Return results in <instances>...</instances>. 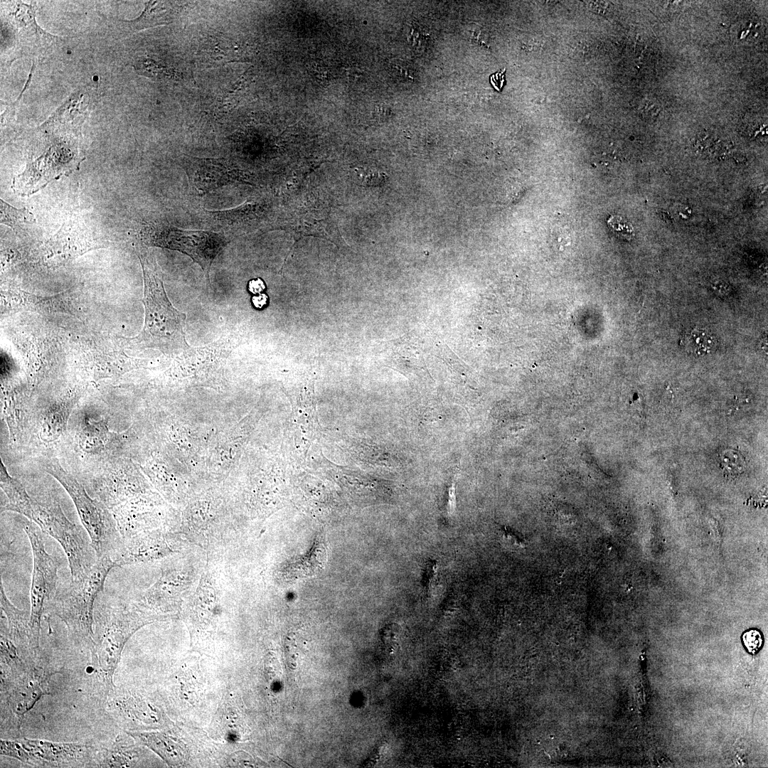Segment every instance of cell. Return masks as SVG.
<instances>
[{
	"instance_id": "cell-16",
	"label": "cell",
	"mask_w": 768,
	"mask_h": 768,
	"mask_svg": "<svg viewBox=\"0 0 768 768\" xmlns=\"http://www.w3.org/2000/svg\"><path fill=\"white\" fill-rule=\"evenodd\" d=\"M679 343L688 353L700 356L713 352L717 341L708 331L695 328L685 332Z\"/></svg>"
},
{
	"instance_id": "cell-9",
	"label": "cell",
	"mask_w": 768,
	"mask_h": 768,
	"mask_svg": "<svg viewBox=\"0 0 768 768\" xmlns=\"http://www.w3.org/2000/svg\"><path fill=\"white\" fill-rule=\"evenodd\" d=\"M36 767H94L96 749L78 742H55L44 740L18 739Z\"/></svg>"
},
{
	"instance_id": "cell-28",
	"label": "cell",
	"mask_w": 768,
	"mask_h": 768,
	"mask_svg": "<svg viewBox=\"0 0 768 768\" xmlns=\"http://www.w3.org/2000/svg\"><path fill=\"white\" fill-rule=\"evenodd\" d=\"M268 297L267 294L261 293L258 295H255L252 298V302L255 307L257 309L263 308L267 303Z\"/></svg>"
},
{
	"instance_id": "cell-12",
	"label": "cell",
	"mask_w": 768,
	"mask_h": 768,
	"mask_svg": "<svg viewBox=\"0 0 768 768\" xmlns=\"http://www.w3.org/2000/svg\"><path fill=\"white\" fill-rule=\"evenodd\" d=\"M193 177L196 188L203 192L220 186L225 181L233 179V170L215 159H198Z\"/></svg>"
},
{
	"instance_id": "cell-26",
	"label": "cell",
	"mask_w": 768,
	"mask_h": 768,
	"mask_svg": "<svg viewBox=\"0 0 768 768\" xmlns=\"http://www.w3.org/2000/svg\"><path fill=\"white\" fill-rule=\"evenodd\" d=\"M265 288V282L260 278L251 279L248 282V289L254 294H261Z\"/></svg>"
},
{
	"instance_id": "cell-23",
	"label": "cell",
	"mask_w": 768,
	"mask_h": 768,
	"mask_svg": "<svg viewBox=\"0 0 768 768\" xmlns=\"http://www.w3.org/2000/svg\"><path fill=\"white\" fill-rule=\"evenodd\" d=\"M285 650L286 658L288 666L292 669H294L296 668L297 661L299 656V652L296 641L290 639H288L286 643Z\"/></svg>"
},
{
	"instance_id": "cell-17",
	"label": "cell",
	"mask_w": 768,
	"mask_h": 768,
	"mask_svg": "<svg viewBox=\"0 0 768 768\" xmlns=\"http://www.w3.org/2000/svg\"><path fill=\"white\" fill-rule=\"evenodd\" d=\"M309 553L302 560L294 562L290 570L294 579L312 575L322 568L326 553L319 539Z\"/></svg>"
},
{
	"instance_id": "cell-3",
	"label": "cell",
	"mask_w": 768,
	"mask_h": 768,
	"mask_svg": "<svg viewBox=\"0 0 768 768\" xmlns=\"http://www.w3.org/2000/svg\"><path fill=\"white\" fill-rule=\"evenodd\" d=\"M144 283L145 321L139 340L155 344L167 353H179L188 345L183 326L186 314L169 301L156 267L144 255H138Z\"/></svg>"
},
{
	"instance_id": "cell-24",
	"label": "cell",
	"mask_w": 768,
	"mask_h": 768,
	"mask_svg": "<svg viewBox=\"0 0 768 768\" xmlns=\"http://www.w3.org/2000/svg\"><path fill=\"white\" fill-rule=\"evenodd\" d=\"M267 668L269 671V676L271 678L276 680L279 679L280 675V667L279 662L274 656H271L267 661Z\"/></svg>"
},
{
	"instance_id": "cell-22",
	"label": "cell",
	"mask_w": 768,
	"mask_h": 768,
	"mask_svg": "<svg viewBox=\"0 0 768 768\" xmlns=\"http://www.w3.org/2000/svg\"><path fill=\"white\" fill-rule=\"evenodd\" d=\"M742 641L748 651L754 654L761 648L763 639L759 631L751 629L743 634Z\"/></svg>"
},
{
	"instance_id": "cell-2",
	"label": "cell",
	"mask_w": 768,
	"mask_h": 768,
	"mask_svg": "<svg viewBox=\"0 0 768 768\" xmlns=\"http://www.w3.org/2000/svg\"><path fill=\"white\" fill-rule=\"evenodd\" d=\"M116 566L110 558L97 559L85 576L58 586L47 609L65 624L75 643L90 651L95 646V601L103 590L108 573Z\"/></svg>"
},
{
	"instance_id": "cell-14",
	"label": "cell",
	"mask_w": 768,
	"mask_h": 768,
	"mask_svg": "<svg viewBox=\"0 0 768 768\" xmlns=\"http://www.w3.org/2000/svg\"><path fill=\"white\" fill-rule=\"evenodd\" d=\"M80 434V447L88 452L100 450L107 442L109 430L103 419L85 415Z\"/></svg>"
},
{
	"instance_id": "cell-20",
	"label": "cell",
	"mask_w": 768,
	"mask_h": 768,
	"mask_svg": "<svg viewBox=\"0 0 768 768\" xmlns=\"http://www.w3.org/2000/svg\"><path fill=\"white\" fill-rule=\"evenodd\" d=\"M721 455L720 465L725 472L737 474L743 471L745 459L738 452L725 450Z\"/></svg>"
},
{
	"instance_id": "cell-25",
	"label": "cell",
	"mask_w": 768,
	"mask_h": 768,
	"mask_svg": "<svg viewBox=\"0 0 768 768\" xmlns=\"http://www.w3.org/2000/svg\"><path fill=\"white\" fill-rule=\"evenodd\" d=\"M505 70H506L504 69L503 70L497 72L490 76L491 85L498 91L501 90L505 82Z\"/></svg>"
},
{
	"instance_id": "cell-15",
	"label": "cell",
	"mask_w": 768,
	"mask_h": 768,
	"mask_svg": "<svg viewBox=\"0 0 768 768\" xmlns=\"http://www.w3.org/2000/svg\"><path fill=\"white\" fill-rule=\"evenodd\" d=\"M70 412V407L60 405L51 407L43 415L40 432L44 441L53 442L66 431Z\"/></svg>"
},
{
	"instance_id": "cell-6",
	"label": "cell",
	"mask_w": 768,
	"mask_h": 768,
	"mask_svg": "<svg viewBox=\"0 0 768 768\" xmlns=\"http://www.w3.org/2000/svg\"><path fill=\"white\" fill-rule=\"evenodd\" d=\"M78 146V135L64 134L60 140H55L14 178L13 190L20 196H30L78 169L83 160Z\"/></svg>"
},
{
	"instance_id": "cell-13",
	"label": "cell",
	"mask_w": 768,
	"mask_h": 768,
	"mask_svg": "<svg viewBox=\"0 0 768 768\" xmlns=\"http://www.w3.org/2000/svg\"><path fill=\"white\" fill-rule=\"evenodd\" d=\"M178 7L174 4L163 1H149L145 9L137 18L125 21L133 31L142 30L159 25H165L174 21Z\"/></svg>"
},
{
	"instance_id": "cell-7",
	"label": "cell",
	"mask_w": 768,
	"mask_h": 768,
	"mask_svg": "<svg viewBox=\"0 0 768 768\" xmlns=\"http://www.w3.org/2000/svg\"><path fill=\"white\" fill-rule=\"evenodd\" d=\"M143 238L149 245L188 255L201 266L208 280L213 261L229 242L219 233L165 225L144 229Z\"/></svg>"
},
{
	"instance_id": "cell-8",
	"label": "cell",
	"mask_w": 768,
	"mask_h": 768,
	"mask_svg": "<svg viewBox=\"0 0 768 768\" xmlns=\"http://www.w3.org/2000/svg\"><path fill=\"white\" fill-rule=\"evenodd\" d=\"M23 529L28 538L33 557L30 625L33 642L39 649L41 618L51 602L58 587L59 564L55 558L46 550L41 533L33 522L24 523Z\"/></svg>"
},
{
	"instance_id": "cell-27",
	"label": "cell",
	"mask_w": 768,
	"mask_h": 768,
	"mask_svg": "<svg viewBox=\"0 0 768 768\" xmlns=\"http://www.w3.org/2000/svg\"><path fill=\"white\" fill-rule=\"evenodd\" d=\"M312 70L314 71V73L316 75V77L321 80L328 79L330 76L329 70L326 69V67L322 65L314 64L312 66Z\"/></svg>"
},
{
	"instance_id": "cell-10",
	"label": "cell",
	"mask_w": 768,
	"mask_h": 768,
	"mask_svg": "<svg viewBox=\"0 0 768 768\" xmlns=\"http://www.w3.org/2000/svg\"><path fill=\"white\" fill-rule=\"evenodd\" d=\"M51 675L35 665L21 676L1 681V693L16 718L21 720L43 695L50 693L48 681Z\"/></svg>"
},
{
	"instance_id": "cell-11",
	"label": "cell",
	"mask_w": 768,
	"mask_h": 768,
	"mask_svg": "<svg viewBox=\"0 0 768 768\" xmlns=\"http://www.w3.org/2000/svg\"><path fill=\"white\" fill-rule=\"evenodd\" d=\"M1 609L7 619V629L1 622L2 629L9 638L23 654L36 656L38 650L33 642L30 625V616L15 607L6 595L1 582Z\"/></svg>"
},
{
	"instance_id": "cell-4",
	"label": "cell",
	"mask_w": 768,
	"mask_h": 768,
	"mask_svg": "<svg viewBox=\"0 0 768 768\" xmlns=\"http://www.w3.org/2000/svg\"><path fill=\"white\" fill-rule=\"evenodd\" d=\"M45 470L63 486L72 498L97 559L110 558L116 563L123 550V542L108 508L91 498L84 486L58 461L47 462Z\"/></svg>"
},
{
	"instance_id": "cell-1",
	"label": "cell",
	"mask_w": 768,
	"mask_h": 768,
	"mask_svg": "<svg viewBox=\"0 0 768 768\" xmlns=\"http://www.w3.org/2000/svg\"><path fill=\"white\" fill-rule=\"evenodd\" d=\"M0 486L7 498L1 511H14L26 516L56 540L67 556L72 580L85 576L97 560L95 551L82 531L67 518L58 502L49 497L40 501L31 496L8 473L2 462Z\"/></svg>"
},
{
	"instance_id": "cell-18",
	"label": "cell",
	"mask_w": 768,
	"mask_h": 768,
	"mask_svg": "<svg viewBox=\"0 0 768 768\" xmlns=\"http://www.w3.org/2000/svg\"><path fill=\"white\" fill-rule=\"evenodd\" d=\"M0 202L1 223L11 228L15 233H20L35 223L33 215L27 208H16L2 199Z\"/></svg>"
},
{
	"instance_id": "cell-19",
	"label": "cell",
	"mask_w": 768,
	"mask_h": 768,
	"mask_svg": "<svg viewBox=\"0 0 768 768\" xmlns=\"http://www.w3.org/2000/svg\"><path fill=\"white\" fill-rule=\"evenodd\" d=\"M0 753L1 755L13 757L32 766V758L29 752L22 746L18 740H1Z\"/></svg>"
},
{
	"instance_id": "cell-21",
	"label": "cell",
	"mask_w": 768,
	"mask_h": 768,
	"mask_svg": "<svg viewBox=\"0 0 768 768\" xmlns=\"http://www.w3.org/2000/svg\"><path fill=\"white\" fill-rule=\"evenodd\" d=\"M610 230L622 238L630 240L634 235L631 223L618 215H612L607 220Z\"/></svg>"
},
{
	"instance_id": "cell-5",
	"label": "cell",
	"mask_w": 768,
	"mask_h": 768,
	"mask_svg": "<svg viewBox=\"0 0 768 768\" xmlns=\"http://www.w3.org/2000/svg\"><path fill=\"white\" fill-rule=\"evenodd\" d=\"M150 619L121 606H104L97 612L95 646L91 652L97 673L108 693L114 689L113 676L129 637Z\"/></svg>"
}]
</instances>
